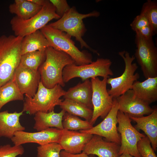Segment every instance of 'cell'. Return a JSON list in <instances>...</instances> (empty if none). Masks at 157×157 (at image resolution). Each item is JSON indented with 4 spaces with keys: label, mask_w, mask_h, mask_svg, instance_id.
I'll use <instances>...</instances> for the list:
<instances>
[{
    "label": "cell",
    "mask_w": 157,
    "mask_h": 157,
    "mask_svg": "<svg viewBox=\"0 0 157 157\" xmlns=\"http://www.w3.org/2000/svg\"><path fill=\"white\" fill-rule=\"evenodd\" d=\"M119 110L118 104L116 99L113 98L112 107L106 116L100 123L87 130H80L79 131L91 135H96L104 138L108 141L119 145L121 138L117 126V115Z\"/></svg>",
    "instance_id": "cell-12"
},
{
    "label": "cell",
    "mask_w": 157,
    "mask_h": 157,
    "mask_svg": "<svg viewBox=\"0 0 157 157\" xmlns=\"http://www.w3.org/2000/svg\"><path fill=\"white\" fill-rule=\"evenodd\" d=\"M60 157H90L83 152L77 154H72L62 150L60 154Z\"/></svg>",
    "instance_id": "cell-36"
},
{
    "label": "cell",
    "mask_w": 157,
    "mask_h": 157,
    "mask_svg": "<svg viewBox=\"0 0 157 157\" xmlns=\"http://www.w3.org/2000/svg\"><path fill=\"white\" fill-rule=\"evenodd\" d=\"M62 87L57 85L51 88L45 87L40 81L37 91L33 97L26 96L22 111L30 115L39 112L48 113L54 110L63 101L60 98L65 94Z\"/></svg>",
    "instance_id": "cell-5"
},
{
    "label": "cell",
    "mask_w": 157,
    "mask_h": 157,
    "mask_svg": "<svg viewBox=\"0 0 157 157\" xmlns=\"http://www.w3.org/2000/svg\"><path fill=\"white\" fill-rule=\"evenodd\" d=\"M111 61L109 59L98 58L87 64L78 65L74 63L66 66L63 71V78L65 83L71 79L79 77L83 81L98 76L109 78L114 74L110 67Z\"/></svg>",
    "instance_id": "cell-7"
},
{
    "label": "cell",
    "mask_w": 157,
    "mask_h": 157,
    "mask_svg": "<svg viewBox=\"0 0 157 157\" xmlns=\"http://www.w3.org/2000/svg\"><path fill=\"white\" fill-rule=\"evenodd\" d=\"M62 150L61 146L57 143L39 145L37 147L36 157H60V152Z\"/></svg>",
    "instance_id": "cell-30"
},
{
    "label": "cell",
    "mask_w": 157,
    "mask_h": 157,
    "mask_svg": "<svg viewBox=\"0 0 157 157\" xmlns=\"http://www.w3.org/2000/svg\"><path fill=\"white\" fill-rule=\"evenodd\" d=\"M135 33V59L145 78L157 77V48L153 39H146Z\"/></svg>",
    "instance_id": "cell-9"
},
{
    "label": "cell",
    "mask_w": 157,
    "mask_h": 157,
    "mask_svg": "<svg viewBox=\"0 0 157 157\" xmlns=\"http://www.w3.org/2000/svg\"><path fill=\"white\" fill-rule=\"evenodd\" d=\"M49 42L50 47L69 55L76 65L92 63L91 54L85 51H81L75 45L71 37L67 33L47 24L40 30Z\"/></svg>",
    "instance_id": "cell-3"
},
{
    "label": "cell",
    "mask_w": 157,
    "mask_h": 157,
    "mask_svg": "<svg viewBox=\"0 0 157 157\" xmlns=\"http://www.w3.org/2000/svg\"><path fill=\"white\" fill-rule=\"evenodd\" d=\"M23 38L13 35L0 36V87L13 78L20 63Z\"/></svg>",
    "instance_id": "cell-2"
},
{
    "label": "cell",
    "mask_w": 157,
    "mask_h": 157,
    "mask_svg": "<svg viewBox=\"0 0 157 157\" xmlns=\"http://www.w3.org/2000/svg\"><path fill=\"white\" fill-rule=\"evenodd\" d=\"M24 152L22 145L13 146L7 144L0 146V157H16L22 155Z\"/></svg>",
    "instance_id": "cell-32"
},
{
    "label": "cell",
    "mask_w": 157,
    "mask_h": 157,
    "mask_svg": "<svg viewBox=\"0 0 157 157\" xmlns=\"http://www.w3.org/2000/svg\"><path fill=\"white\" fill-rule=\"evenodd\" d=\"M120 145L105 140L101 136L93 135L85 145L82 152L88 155H95L98 157H119Z\"/></svg>",
    "instance_id": "cell-17"
},
{
    "label": "cell",
    "mask_w": 157,
    "mask_h": 157,
    "mask_svg": "<svg viewBox=\"0 0 157 157\" xmlns=\"http://www.w3.org/2000/svg\"><path fill=\"white\" fill-rule=\"evenodd\" d=\"M100 15V13L96 10L86 14L80 13L73 6L57 21L48 25L67 33L71 37H75L76 40L79 42L82 48L85 47L99 55L97 51L91 48L82 37L86 31L83 19L88 17H98Z\"/></svg>",
    "instance_id": "cell-4"
},
{
    "label": "cell",
    "mask_w": 157,
    "mask_h": 157,
    "mask_svg": "<svg viewBox=\"0 0 157 157\" xmlns=\"http://www.w3.org/2000/svg\"><path fill=\"white\" fill-rule=\"evenodd\" d=\"M116 99L119 110L129 116L140 117L149 115L153 110L149 104L136 97L131 89Z\"/></svg>",
    "instance_id": "cell-14"
},
{
    "label": "cell",
    "mask_w": 157,
    "mask_h": 157,
    "mask_svg": "<svg viewBox=\"0 0 157 157\" xmlns=\"http://www.w3.org/2000/svg\"><path fill=\"white\" fill-rule=\"evenodd\" d=\"M140 14L143 15L147 18L155 34H157V1L147 0L142 5Z\"/></svg>",
    "instance_id": "cell-29"
},
{
    "label": "cell",
    "mask_w": 157,
    "mask_h": 157,
    "mask_svg": "<svg viewBox=\"0 0 157 157\" xmlns=\"http://www.w3.org/2000/svg\"><path fill=\"white\" fill-rule=\"evenodd\" d=\"M102 80L98 77L91 78L92 93V101L93 115L90 122L93 125L98 118L104 119L111 110L113 98L108 93L107 89V77Z\"/></svg>",
    "instance_id": "cell-11"
},
{
    "label": "cell",
    "mask_w": 157,
    "mask_h": 157,
    "mask_svg": "<svg viewBox=\"0 0 157 157\" xmlns=\"http://www.w3.org/2000/svg\"><path fill=\"white\" fill-rule=\"evenodd\" d=\"M55 7L57 14L61 17L70 8L66 0H50Z\"/></svg>",
    "instance_id": "cell-33"
},
{
    "label": "cell",
    "mask_w": 157,
    "mask_h": 157,
    "mask_svg": "<svg viewBox=\"0 0 157 157\" xmlns=\"http://www.w3.org/2000/svg\"><path fill=\"white\" fill-rule=\"evenodd\" d=\"M46 58L38 68L40 81L48 88L57 85H65L63 78V71L67 65L74 63L72 59L66 53L55 50L51 47L45 50Z\"/></svg>",
    "instance_id": "cell-1"
},
{
    "label": "cell",
    "mask_w": 157,
    "mask_h": 157,
    "mask_svg": "<svg viewBox=\"0 0 157 157\" xmlns=\"http://www.w3.org/2000/svg\"><path fill=\"white\" fill-rule=\"evenodd\" d=\"M135 33H138L144 38L149 39L152 38L155 34L152 28L150 25L144 27Z\"/></svg>",
    "instance_id": "cell-35"
},
{
    "label": "cell",
    "mask_w": 157,
    "mask_h": 157,
    "mask_svg": "<svg viewBox=\"0 0 157 157\" xmlns=\"http://www.w3.org/2000/svg\"><path fill=\"white\" fill-rule=\"evenodd\" d=\"M117 130L120 134L119 155L127 153L134 157H141L137 148L139 141L146 136L139 132L132 125L128 115L118 110L117 115Z\"/></svg>",
    "instance_id": "cell-10"
},
{
    "label": "cell",
    "mask_w": 157,
    "mask_h": 157,
    "mask_svg": "<svg viewBox=\"0 0 157 157\" xmlns=\"http://www.w3.org/2000/svg\"><path fill=\"white\" fill-rule=\"evenodd\" d=\"M135 122V128L137 130H142L149 140L154 151L157 148V108L155 107L153 112L147 116L140 117L129 116Z\"/></svg>",
    "instance_id": "cell-18"
},
{
    "label": "cell",
    "mask_w": 157,
    "mask_h": 157,
    "mask_svg": "<svg viewBox=\"0 0 157 157\" xmlns=\"http://www.w3.org/2000/svg\"><path fill=\"white\" fill-rule=\"evenodd\" d=\"M33 3L38 5L42 6L47 2L46 0H29Z\"/></svg>",
    "instance_id": "cell-37"
},
{
    "label": "cell",
    "mask_w": 157,
    "mask_h": 157,
    "mask_svg": "<svg viewBox=\"0 0 157 157\" xmlns=\"http://www.w3.org/2000/svg\"><path fill=\"white\" fill-rule=\"evenodd\" d=\"M92 93L91 82L88 79L69 88L63 97L64 99L74 101L92 109Z\"/></svg>",
    "instance_id": "cell-19"
},
{
    "label": "cell",
    "mask_w": 157,
    "mask_h": 157,
    "mask_svg": "<svg viewBox=\"0 0 157 157\" xmlns=\"http://www.w3.org/2000/svg\"><path fill=\"white\" fill-rule=\"evenodd\" d=\"M93 135L74 131L62 130L58 143L62 150L72 154L82 152Z\"/></svg>",
    "instance_id": "cell-16"
},
{
    "label": "cell",
    "mask_w": 157,
    "mask_h": 157,
    "mask_svg": "<svg viewBox=\"0 0 157 157\" xmlns=\"http://www.w3.org/2000/svg\"><path fill=\"white\" fill-rule=\"evenodd\" d=\"M46 49L28 53L21 55L19 65L33 70H38L45 59Z\"/></svg>",
    "instance_id": "cell-27"
},
{
    "label": "cell",
    "mask_w": 157,
    "mask_h": 157,
    "mask_svg": "<svg viewBox=\"0 0 157 157\" xmlns=\"http://www.w3.org/2000/svg\"><path fill=\"white\" fill-rule=\"evenodd\" d=\"M13 79L23 94L33 97L40 82V74L38 70H33L19 64L15 70Z\"/></svg>",
    "instance_id": "cell-15"
},
{
    "label": "cell",
    "mask_w": 157,
    "mask_h": 157,
    "mask_svg": "<svg viewBox=\"0 0 157 157\" xmlns=\"http://www.w3.org/2000/svg\"><path fill=\"white\" fill-rule=\"evenodd\" d=\"M24 99L23 94L13 79L0 87V111L4 105L10 101Z\"/></svg>",
    "instance_id": "cell-26"
},
{
    "label": "cell",
    "mask_w": 157,
    "mask_h": 157,
    "mask_svg": "<svg viewBox=\"0 0 157 157\" xmlns=\"http://www.w3.org/2000/svg\"><path fill=\"white\" fill-rule=\"evenodd\" d=\"M125 64L124 70L122 74L118 77L109 78L107 84L111 86L108 90L109 94L116 99L131 89L133 83L139 78L138 73H135L138 67L136 63H133L135 59L134 55L131 56L127 51L123 50L118 52Z\"/></svg>",
    "instance_id": "cell-8"
},
{
    "label": "cell",
    "mask_w": 157,
    "mask_h": 157,
    "mask_svg": "<svg viewBox=\"0 0 157 157\" xmlns=\"http://www.w3.org/2000/svg\"><path fill=\"white\" fill-rule=\"evenodd\" d=\"M42 7L29 0H15L10 5L9 9L10 13L21 19H27L37 14Z\"/></svg>",
    "instance_id": "cell-24"
},
{
    "label": "cell",
    "mask_w": 157,
    "mask_h": 157,
    "mask_svg": "<svg viewBox=\"0 0 157 157\" xmlns=\"http://www.w3.org/2000/svg\"><path fill=\"white\" fill-rule=\"evenodd\" d=\"M62 124L63 129L71 131L87 130L93 126L90 121L83 120L67 112L63 116Z\"/></svg>",
    "instance_id": "cell-28"
},
{
    "label": "cell",
    "mask_w": 157,
    "mask_h": 157,
    "mask_svg": "<svg viewBox=\"0 0 157 157\" xmlns=\"http://www.w3.org/2000/svg\"><path fill=\"white\" fill-rule=\"evenodd\" d=\"M119 157H134L130 154L125 153L120 155Z\"/></svg>",
    "instance_id": "cell-38"
},
{
    "label": "cell",
    "mask_w": 157,
    "mask_h": 157,
    "mask_svg": "<svg viewBox=\"0 0 157 157\" xmlns=\"http://www.w3.org/2000/svg\"><path fill=\"white\" fill-rule=\"evenodd\" d=\"M149 25L150 24L147 18L143 15L140 14L134 18L130 26L131 29L135 32Z\"/></svg>",
    "instance_id": "cell-34"
},
{
    "label": "cell",
    "mask_w": 157,
    "mask_h": 157,
    "mask_svg": "<svg viewBox=\"0 0 157 157\" xmlns=\"http://www.w3.org/2000/svg\"><path fill=\"white\" fill-rule=\"evenodd\" d=\"M138 151L141 157H157L147 137L142 138L137 144Z\"/></svg>",
    "instance_id": "cell-31"
},
{
    "label": "cell",
    "mask_w": 157,
    "mask_h": 157,
    "mask_svg": "<svg viewBox=\"0 0 157 157\" xmlns=\"http://www.w3.org/2000/svg\"><path fill=\"white\" fill-rule=\"evenodd\" d=\"M50 47L47 40L40 30L24 37L21 47V55L26 53L46 49Z\"/></svg>",
    "instance_id": "cell-23"
},
{
    "label": "cell",
    "mask_w": 157,
    "mask_h": 157,
    "mask_svg": "<svg viewBox=\"0 0 157 157\" xmlns=\"http://www.w3.org/2000/svg\"><path fill=\"white\" fill-rule=\"evenodd\" d=\"M131 89L136 97L150 105L157 100V77L148 78L142 82L137 81Z\"/></svg>",
    "instance_id": "cell-21"
},
{
    "label": "cell",
    "mask_w": 157,
    "mask_h": 157,
    "mask_svg": "<svg viewBox=\"0 0 157 157\" xmlns=\"http://www.w3.org/2000/svg\"><path fill=\"white\" fill-rule=\"evenodd\" d=\"M65 112L63 110L58 113H55L54 110L48 113L37 112L34 114V119L35 122L33 129L37 131L50 128L63 130L62 122Z\"/></svg>",
    "instance_id": "cell-22"
},
{
    "label": "cell",
    "mask_w": 157,
    "mask_h": 157,
    "mask_svg": "<svg viewBox=\"0 0 157 157\" xmlns=\"http://www.w3.org/2000/svg\"><path fill=\"white\" fill-rule=\"evenodd\" d=\"M23 112L10 113L7 110L0 111V138L11 139L15 132L24 131L25 128L19 122Z\"/></svg>",
    "instance_id": "cell-20"
},
{
    "label": "cell",
    "mask_w": 157,
    "mask_h": 157,
    "mask_svg": "<svg viewBox=\"0 0 157 157\" xmlns=\"http://www.w3.org/2000/svg\"><path fill=\"white\" fill-rule=\"evenodd\" d=\"M60 18L53 6L47 0L40 10L32 17L24 19L15 16L11 19L10 23L15 35L24 37L40 30L53 19H58Z\"/></svg>",
    "instance_id": "cell-6"
},
{
    "label": "cell",
    "mask_w": 157,
    "mask_h": 157,
    "mask_svg": "<svg viewBox=\"0 0 157 157\" xmlns=\"http://www.w3.org/2000/svg\"><path fill=\"white\" fill-rule=\"evenodd\" d=\"M62 130L55 128H50L37 132L18 131L15 132L10 139L14 145L16 146L30 143H37L39 145L51 143H58Z\"/></svg>",
    "instance_id": "cell-13"
},
{
    "label": "cell",
    "mask_w": 157,
    "mask_h": 157,
    "mask_svg": "<svg viewBox=\"0 0 157 157\" xmlns=\"http://www.w3.org/2000/svg\"><path fill=\"white\" fill-rule=\"evenodd\" d=\"M59 106L65 112L82 117L90 122L92 117V109L74 101L65 99Z\"/></svg>",
    "instance_id": "cell-25"
}]
</instances>
